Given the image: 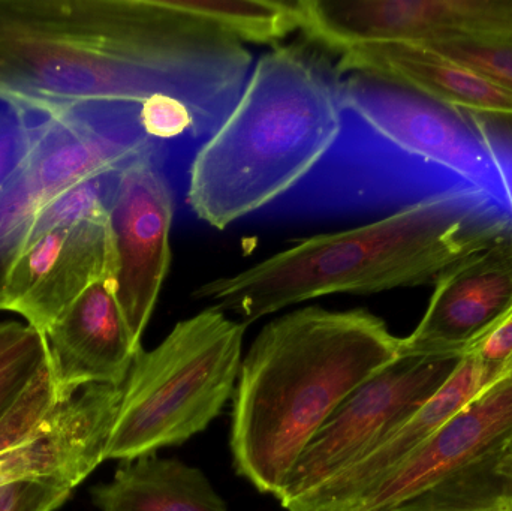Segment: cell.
<instances>
[{"label":"cell","mask_w":512,"mask_h":511,"mask_svg":"<svg viewBox=\"0 0 512 511\" xmlns=\"http://www.w3.org/2000/svg\"><path fill=\"white\" fill-rule=\"evenodd\" d=\"M502 462H504L507 467H510L512 470V446L510 449L505 450V452L501 453Z\"/></svg>","instance_id":"28"},{"label":"cell","mask_w":512,"mask_h":511,"mask_svg":"<svg viewBox=\"0 0 512 511\" xmlns=\"http://www.w3.org/2000/svg\"><path fill=\"white\" fill-rule=\"evenodd\" d=\"M340 74L304 47L259 57L227 119L197 150L186 203L216 230L268 206L327 158L343 131Z\"/></svg>","instance_id":"4"},{"label":"cell","mask_w":512,"mask_h":511,"mask_svg":"<svg viewBox=\"0 0 512 511\" xmlns=\"http://www.w3.org/2000/svg\"><path fill=\"white\" fill-rule=\"evenodd\" d=\"M173 218L164 149L144 153L119 171L108 207L110 261L105 281L138 344L170 270Z\"/></svg>","instance_id":"8"},{"label":"cell","mask_w":512,"mask_h":511,"mask_svg":"<svg viewBox=\"0 0 512 511\" xmlns=\"http://www.w3.org/2000/svg\"><path fill=\"white\" fill-rule=\"evenodd\" d=\"M460 359L400 356L358 387L301 453L279 498L280 506L288 509L360 461L444 386Z\"/></svg>","instance_id":"7"},{"label":"cell","mask_w":512,"mask_h":511,"mask_svg":"<svg viewBox=\"0 0 512 511\" xmlns=\"http://www.w3.org/2000/svg\"><path fill=\"white\" fill-rule=\"evenodd\" d=\"M400 342L366 309L309 306L268 323L237 378L230 435L236 473L279 501L316 432L399 359Z\"/></svg>","instance_id":"2"},{"label":"cell","mask_w":512,"mask_h":511,"mask_svg":"<svg viewBox=\"0 0 512 511\" xmlns=\"http://www.w3.org/2000/svg\"><path fill=\"white\" fill-rule=\"evenodd\" d=\"M246 326L216 308L141 350L123 384L107 461H134L206 431L236 393Z\"/></svg>","instance_id":"6"},{"label":"cell","mask_w":512,"mask_h":511,"mask_svg":"<svg viewBox=\"0 0 512 511\" xmlns=\"http://www.w3.org/2000/svg\"><path fill=\"white\" fill-rule=\"evenodd\" d=\"M44 335L60 393L90 384L123 386L143 350L105 279L90 285Z\"/></svg>","instance_id":"16"},{"label":"cell","mask_w":512,"mask_h":511,"mask_svg":"<svg viewBox=\"0 0 512 511\" xmlns=\"http://www.w3.org/2000/svg\"><path fill=\"white\" fill-rule=\"evenodd\" d=\"M108 213L27 243L6 282L5 311L45 333L95 282L107 278Z\"/></svg>","instance_id":"13"},{"label":"cell","mask_w":512,"mask_h":511,"mask_svg":"<svg viewBox=\"0 0 512 511\" xmlns=\"http://www.w3.org/2000/svg\"><path fill=\"white\" fill-rule=\"evenodd\" d=\"M336 71L367 74L442 107L512 123V93L421 41L369 42L339 53Z\"/></svg>","instance_id":"14"},{"label":"cell","mask_w":512,"mask_h":511,"mask_svg":"<svg viewBox=\"0 0 512 511\" xmlns=\"http://www.w3.org/2000/svg\"><path fill=\"white\" fill-rule=\"evenodd\" d=\"M512 309V227L454 261L400 356L463 357Z\"/></svg>","instance_id":"10"},{"label":"cell","mask_w":512,"mask_h":511,"mask_svg":"<svg viewBox=\"0 0 512 511\" xmlns=\"http://www.w3.org/2000/svg\"><path fill=\"white\" fill-rule=\"evenodd\" d=\"M512 446V371L448 419L417 452L343 511H393Z\"/></svg>","instance_id":"12"},{"label":"cell","mask_w":512,"mask_h":511,"mask_svg":"<svg viewBox=\"0 0 512 511\" xmlns=\"http://www.w3.org/2000/svg\"><path fill=\"white\" fill-rule=\"evenodd\" d=\"M297 6L301 32L337 54L369 42L512 30V0H298Z\"/></svg>","instance_id":"9"},{"label":"cell","mask_w":512,"mask_h":511,"mask_svg":"<svg viewBox=\"0 0 512 511\" xmlns=\"http://www.w3.org/2000/svg\"><path fill=\"white\" fill-rule=\"evenodd\" d=\"M512 227L502 210L462 197L432 198L352 230L318 234L192 293L246 326L330 294L381 293L435 282L454 261Z\"/></svg>","instance_id":"3"},{"label":"cell","mask_w":512,"mask_h":511,"mask_svg":"<svg viewBox=\"0 0 512 511\" xmlns=\"http://www.w3.org/2000/svg\"><path fill=\"white\" fill-rule=\"evenodd\" d=\"M501 453L463 468L393 511H512V470Z\"/></svg>","instance_id":"19"},{"label":"cell","mask_w":512,"mask_h":511,"mask_svg":"<svg viewBox=\"0 0 512 511\" xmlns=\"http://www.w3.org/2000/svg\"><path fill=\"white\" fill-rule=\"evenodd\" d=\"M421 42L512 93V30L450 32Z\"/></svg>","instance_id":"21"},{"label":"cell","mask_w":512,"mask_h":511,"mask_svg":"<svg viewBox=\"0 0 512 511\" xmlns=\"http://www.w3.org/2000/svg\"><path fill=\"white\" fill-rule=\"evenodd\" d=\"M340 96L369 144L367 185L376 201L403 209L432 198H471L512 219L505 132L496 120L358 72L340 75Z\"/></svg>","instance_id":"5"},{"label":"cell","mask_w":512,"mask_h":511,"mask_svg":"<svg viewBox=\"0 0 512 511\" xmlns=\"http://www.w3.org/2000/svg\"><path fill=\"white\" fill-rule=\"evenodd\" d=\"M161 6L209 24L231 38L252 44H276L300 30L297 2L282 0H158Z\"/></svg>","instance_id":"18"},{"label":"cell","mask_w":512,"mask_h":511,"mask_svg":"<svg viewBox=\"0 0 512 511\" xmlns=\"http://www.w3.org/2000/svg\"><path fill=\"white\" fill-rule=\"evenodd\" d=\"M510 374V372H507ZM507 374L465 354L444 386L369 453L286 511H343L417 452L448 419Z\"/></svg>","instance_id":"15"},{"label":"cell","mask_w":512,"mask_h":511,"mask_svg":"<svg viewBox=\"0 0 512 511\" xmlns=\"http://www.w3.org/2000/svg\"><path fill=\"white\" fill-rule=\"evenodd\" d=\"M123 386L90 384L59 401L23 441L0 455V485L38 480L74 491L107 461Z\"/></svg>","instance_id":"11"},{"label":"cell","mask_w":512,"mask_h":511,"mask_svg":"<svg viewBox=\"0 0 512 511\" xmlns=\"http://www.w3.org/2000/svg\"><path fill=\"white\" fill-rule=\"evenodd\" d=\"M27 330L29 326H23L20 323L9 321V323L0 324V359L26 336Z\"/></svg>","instance_id":"27"},{"label":"cell","mask_w":512,"mask_h":511,"mask_svg":"<svg viewBox=\"0 0 512 511\" xmlns=\"http://www.w3.org/2000/svg\"><path fill=\"white\" fill-rule=\"evenodd\" d=\"M47 359L44 333L29 326L26 336L0 359V420L14 407Z\"/></svg>","instance_id":"23"},{"label":"cell","mask_w":512,"mask_h":511,"mask_svg":"<svg viewBox=\"0 0 512 511\" xmlns=\"http://www.w3.org/2000/svg\"><path fill=\"white\" fill-rule=\"evenodd\" d=\"M33 143L29 108L20 102L0 98V194L26 167Z\"/></svg>","instance_id":"24"},{"label":"cell","mask_w":512,"mask_h":511,"mask_svg":"<svg viewBox=\"0 0 512 511\" xmlns=\"http://www.w3.org/2000/svg\"><path fill=\"white\" fill-rule=\"evenodd\" d=\"M50 200L26 167L0 194V311H5L6 282L12 266L29 242L36 215Z\"/></svg>","instance_id":"20"},{"label":"cell","mask_w":512,"mask_h":511,"mask_svg":"<svg viewBox=\"0 0 512 511\" xmlns=\"http://www.w3.org/2000/svg\"><path fill=\"white\" fill-rule=\"evenodd\" d=\"M120 170L96 174L51 198L36 215L29 242L56 228L107 215Z\"/></svg>","instance_id":"22"},{"label":"cell","mask_w":512,"mask_h":511,"mask_svg":"<svg viewBox=\"0 0 512 511\" xmlns=\"http://www.w3.org/2000/svg\"><path fill=\"white\" fill-rule=\"evenodd\" d=\"M71 495L68 489L38 480L9 482L0 485V511H56Z\"/></svg>","instance_id":"25"},{"label":"cell","mask_w":512,"mask_h":511,"mask_svg":"<svg viewBox=\"0 0 512 511\" xmlns=\"http://www.w3.org/2000/svg\"><path fill=\"white\" fill-rule=\"evenodd\" d=\"M90 497L99 511H230L204 471L156 455L122 462Z\"/></svg>","instance_id":"17"},{"label":"cell","mask_w":512,"mask_h":511,"mask_svg":"<svg viewBox=\"0 0 512 511\" xmlns=\"http://www.w3.org/2000/svg\"><path fill=\"white\" fill-rule=\"evenodd\" d=\"M251 68L245 44L158 0H0V98L21 104L170 99L210 137Z\"/></svg>","instance_id":"1"},{"label":"cell","mask_w":512,"mask_h":511,"mask_svg":"<svg viewBox=\"0 0 512 511\" xmlns=\"http://www.w3.org/2000/svg\"><path fill=\"white\" fill-rule=\"evenodd\" d=\"M481 363L507 374L512 371V309L501 321L483 336L471 350ZM466 353V354H468Z\"/></svg>","instance_id":"26"}]
</instances>
